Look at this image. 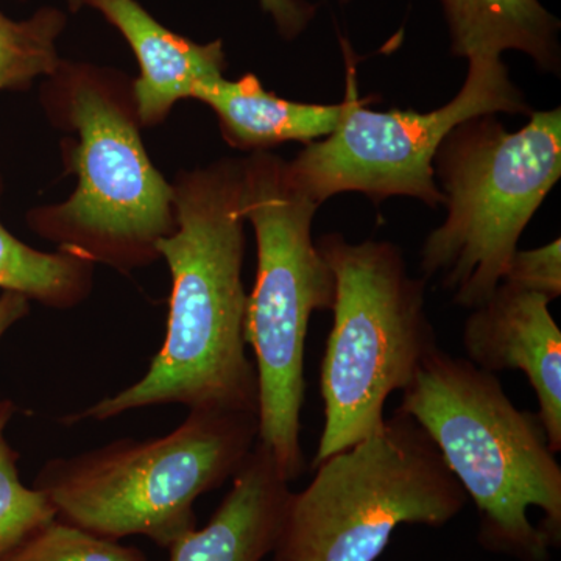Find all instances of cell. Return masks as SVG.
<instances>
[{"label":"cell","mask_w":561,"mask_h":561,"mask_svg":"<svg viewBox=\"0 0 561 561\" xmlns=\"http://www.w3.org/2000/svg\"><path fill=\"white\" fill-rule=\"evenodd\" d=\"M172 186L176 227L158 243L172 276L164 342L138 382L66 424L165 404L257 413V375L245 341L241 160L180 171Z\"/></svg>","instance_id":"6da1fadb"},{"label":"cell","mask_w":561,"mask_h":561,"mask_svg":"<svg viewBox=\"0 0 561 561\" xmlns=\"http://www.w3.org/2000/svg\"><path fill=\"white\" fill-rule=\"evenodd\" d=\"M39 105L51 127L65 133L61 162L77 184L65 202L28 210L27 227L122 275L160 261L158 243L176 227L173 186L144 146L131 77L61 60L41 83Z\"/></svg>","instance_id":"7a4b0ae2"},{"label":"cell","mask_w":561,"mask_h":561,"mask_svg":"<svg viewBox=\"0 0 561 561\" xmlns=\"http://www.w3.org/2000/svg\"><path fill=\"white\" fill-rule=\"evenodd\" d=\"M400 411L430 435L478 508V541L516 561L561 545V467L538 413L519 411L496 375L438 348Z\"/></svg>","instance_id":"3957f363"},{"label":"cell","mask_w":561,"mask_h":561,"mask_svg":"<svg viewBox=\"0 0 561 561\" xmlns=\"http://www.w3.org/2000/svg\"><path fill=\"white\" fill-rule=\"evenodd\" d=\"M242 213L256 236L257 268L247 298L245 341L260 390V437L291 482L305 471L300 432L305 353L313 312L331 311L335 279L312 238L320 206L273 151L241 158Z\"/></svg>","instance_id":"277c9868"},{"label":"cell","mask_w":561,"mask_h":561,"mask_svg":"<svg viewBox=\"0 0 561 561\" xmlns=\"http://www.w3.org/2000/svg\"><path fill=\"white\" fill-rule=\"evenodd\" d=\"M260 437L254 412L195 409L171 434L122 440L47 461L33 486L57 518L119 541L169 549L197 527L194 505L241 470Z\"/></svg>","instance_id":"5b68a950"},{"label":"cell","mask_w":561,"mask_h":561,"mask_svg":"<svg viewBox=\"0 0 561 561\" xmlns=\"http://www.w3.org/2000/svg\"><path fill=\"white\" fill-rule=\"evenodd\" d=\"M435 181L446 219L420 253L461 308L483 305L504 279L527 225L561 179V110L531 111L511 131L494 114L461 122L438 147Z\"/></svg>","instance_id":"8992f818"},{"label":"cell","mask_w":561,"mask_h":561,"mask_svg":"<svg viewBox=\"0 0 561 561\" xmlns=\"http://www.w3.org/2000/svg\"><path fill=\"white\" fill-rule=\"evenodd\" d=\"M317 243L335 279L332 330L320 367L324 426L312 468L381 430L393 391H404L438 350L426 311L427 279L413 276L400 247Z\"/></svg>","instance_id":"52a82bcc"},{"label":"cell","mask_w":561,"mask_h":561,"mask_svg":"<svg viewBox=\"0 0 561 561\" xmlns=\"http://www.w3.org/2000/svg\"><path fill=\"white\" fill-rule=\"evenodd\" d=\"M313 470L291 491L273 561H378L398 527L440 529L468 502L430 435L400 409Z\"/></svg>","instance_id":"ba28073f"},{"label":"cell","mask_w":561,"mask_h":561,"mask_svg":"<svg viewBox=\"0 0 561 561\" xmlns=\"http://www.w3.org/2000/svg\"><path fill=\"white\" fill-rule=\"evenodd\" d=\"M346 62L345 114L335 131L308 144L287 161L295 186L321 206L343 192H359L375 205L387 198L411 197L437 209L445 205L434 173L443 140L471 117L524 114L531 108L513 83L501 58H471L460 91L430 113L365 108L350 44L342 39Z\"/></svg>","instance_id":"9c48e42d"},{"label":"cell","mask_w":561,"mask_h":561,"mask_svg":"<svg viewBox=\"0 0 561 561\" xmlns=\"http://www.w3.org/2000/svg\"><path fill=\"white\" fill-rule=\"evenodd\" d=\"M551 301L535 291L501 283L471 309L465 321L467 359L483 371L519 370L538 398L552 453L561 451V331L549 311Z\"/></svg>","instance_id":"30bf717a"},{"label":"cell","mask_w":561,"mask_h":561,"mask_svg":"<svg viewBox=\"0 0 561 561\" xmlns=\"http://www.w3.org/2000/svg\"><path fill=\"white\" fill-rule=\"evenodd\" d=\"M91 9L124 36L138 60L133 94L142 128L158 127L176 103L195 101L206 84L225 77L221 39L201 44L169 31L136 0H92Z\"/></svg>","instance_id":"8fae6325"},{"label":"cell","mask_w":561,"mask_h":561,"mask_svg":"<svg viewBox=\"0 0 561 561\" xmlns=\"http://www.w3.org/2000/svg\"><path fill=\"white\" fill-rule=\"evenodd\" d=\"M289 483L257 442L209 523L168 549L171 561H262L272 556L290 500Z\"/></svg>","instance_id":"7c38bea8"},{"label":"cell","mask_w":561,"mask_h":561,"mask_svg":"<svg viewBox=\"0 0 561 561\" xmlns=\"http://www.w3.org/2000/svg\"><path fill=\"white\" fill-rule=\"evenodd\" d=\"M197 102L216 114L221 136L234 149L272 151L284 142L312 144L330 136L345 114L346 102L335 105L301 103L264 90L254 73L239 80L225 77L206 84Z\"/></svg>","instance_id":"4fadbf2b"},{"label":"cell","mask_w":561,"mask_h":561,"mask_svg":"<svg viewBox=\"0 0 561 561\" xmlns=\"http://www.w3.org/2000/svg\"><path fill=\"white\" fill-rule=\"evenodd\" d=\"M456 57L523 51L541 72H561L560 21L540 0H442Z\"/></svg>","instance_id":"5bb4252c"},{"label":"cell","mask_w":561,"mask_h":561,"mask_svg":"<svg viewBox=\"0 0 561 561\" xmlns=\"http://www.w3.org/2000/svg\"><path fill=\"white\" fill-rule=\"evenodd\" d=\"M3 181L0 176V202ZM92 262L60 250L46 253L20 241L0 220V290L24 295L57 311H70L91 297Z\"/></svg>","instance_id":"9a60e30c"},{"label":"cell","mask_w":561,"mask_h":561,"mask_svg":"<svg viewBox=\"0 0 561 561\" xmlns=\"http://www.w3.org/2000/svg\"><path fill=\"white\" fill-rule=\"evenodd\" d=\"M66 27L68 16L57 7H41L21 21L0 11V92L28 91L51 76L62 60L58 39Z\"/></svg>","instance_id":"2e32d148"},{"label":"cell","mask_w":561,"mask_h":561,"mask_svg":"<svg viewBox=\"0 0 561 561\" xmlns=\"http://www.w3.org/2000/svg\"><path fill=\"white\" fill-rule=\"evenodd\" d=\"M16 415L13 401H0V553L9 551L33 530L57 518L43 491L20 478V454L7 440V427Z\"/></svg>","instance_id":"e0dca14e"},{"label":"cell","mask_w":561,"mask_h":561,"mask_svg":"<svg viewBox=\"0 0 561 561\" xmlns=\"http://www.w3.org/2000/svg\"><path fill=\"white\" fill-rule=\"evenodd\" d=\"M0 561H149L142 551L119 541L99 537L91 531L51 519L33 530L9 551L0 553Z\"/></svg>","instance_id":"ac0fdd59"},{"label":"cell","mask_w":561,"mask_h":561,"mask_svg":"<svg viewBox=\"0 0 561 561\" xmlns=\"http://www.w3.org/2000/svg\"><path fill=\"white\" fill-rule=\"evenodd\" d=\"M502 283L519 289L535 291L549 301L561 295V241L546 243L534 250H518L513 254L511 265Z\"/></svg>","instance_id":"d6986e66"},{"label":"cell","mask_w":561,"mask_h":561,"mask_svg":"<svg viewBox=\"0 0 561 561\" xmlns=\"http://www.w3.org/2000/svg\"><path fill=\"white\" fill-rule=\"evenodd\" d=\"M262 10L275 22L280 38L297 39L316 18L317 7L306 0H260Z\"/></svg>","instance_id":"ffe728a7"},{"label":"cell","mask_w":561,"mask_h":561,"mask_svg":"<svg viewBox=\"0 0 561 561\" xmlns=\"http://www.w3.org/2000/svg\"><path fill=\"white\" fill-rule=\"evenodd\" d=\"M31 300L24 295L14 294V291H2L0 294V341L25 317L31 313Z\"/></svg>","instance_id":"44dd1931"},{"label":"cell","mask_w":561,"mask_h":561,"mask_svg":"<svg viewBox=\"0 0 561 561\" xmlns=\"http://www.w3.org/2000/svg\"><path fill=\"white\" fill-rule=\"evenodd\" d=\"M68 2L69 11L77 13V11L83 10L84 7H91L92 0H66Z\"/></svg>","instance_id":"7402d4cb"},{"label":"cell","mask_w":561,"mask_h":561,"mask_svg":"<svg viewBox=\"0 0 561 561\" xmlns=\"http://www.w3.org/2000/svg\"><path fill=\"white\" fill-rule=\"evenodd\" d=\"M339 2H341V3H350L351 0H339Z\"/></svg>","instance_id":"603a6c76"}]
</instances>
